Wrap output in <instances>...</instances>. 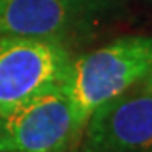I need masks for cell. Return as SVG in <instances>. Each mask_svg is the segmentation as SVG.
I'll use <instances>...</instances> for the list:
<instances>
[{
  "label": "cell",
  "mask_w": 152,
  "mask_h": 152,
  "mask_svg": "<svg viewBox=\"0 0 152 152\" xmlns=\"http://www.w3.org/2000/svg\"><path fill=\"white\" fill-rule=\"evenodd\" d=\"M151 71L152 37L132 36L71 61L63 86L85 129L98 107L134 88Z\"/></svg>",
  "instance_id": "cell-1"
},
{
  "label": "cell",
  "mask_w": 152,
  "mask_h": 152,
  "mask_svg": "<svg viewBox=\"0 0 152 152\" xmlns=\"http://www.w3.org/2000/svg\"><path fill=\"white\" fill-rule=\"evenodd\" d=\"M81 130L64 86L54 85L0 117V151L69 152Z\"/></svg>",
  "instance_id": "cell-2"
},
{
  "label": "cell",
  "mask_w": 152,
  "mask_h": 152,
  "mask_svg": "<svg viewBox=\"0 0 152 152\" xmlns=\"http://www.w3.org/2000/svg\"><path fill=\"white\" fill-rule=\"evenodd\" d=\"M71 58L61 42L0 34V117L63 85Z\"/></svg>",
  "instance_id": "cell-3"
},
{
  "label": "cell",
  "mask_w": 152,
  "mask_h": 152,
  "mask_svg": "<svg viewBox=\"0 0 152 152\" xmlns=\"http://www.w3.org/2000/svg\"><path fill=\"white\" fill-rule=\"evenodd\" d=\"M80 152H152V93L127 90L85 124Z\"/></svg>",
  "instance_id": "cell-4"
},
{
  "label": "cell",
  "mask_w": 152,
  "mask_h": 152,
  "mask_svg": "<svg viewBox=\"0 0 152 152\" xmlns=\"http://www.w3.org/2000/svg\"><path fill=\"white\" fill-rule=\"evenodd\" d=\"M100 0H0V34L61 42L81 29Z\"/></svg>",
  "instance_id": "cell-5"
},
{
  "label": "cell",
  "mask_w": 152,
  "mask_h": 152,
  "mask_svg": "<svg viewBox=\"0 0 152 152\" xmlns=\"http://www.w3.org/2000/svg\"><path fill=\"white\" fill-rule=\"evenodd\" d=\"M142 88L152 93V71L145 76V78H144V80H142Z\"/></svg>",
  "instance_id": "cell-6"
},
{
  "label": "cell",
  "mask_w": 152,
  "mask_h": 152,
  "mask_svg": "<svg viewBox=\"0 0 152 152\" xmlns=\"http://www.w3.org/2000/svg\"><path fill=\"white\" fill-rule=\"evenodd\" d=\"M0 152H2V151H0Z\"/></svg>",
  "instance_id": "cell-7"
}]
</instances>
